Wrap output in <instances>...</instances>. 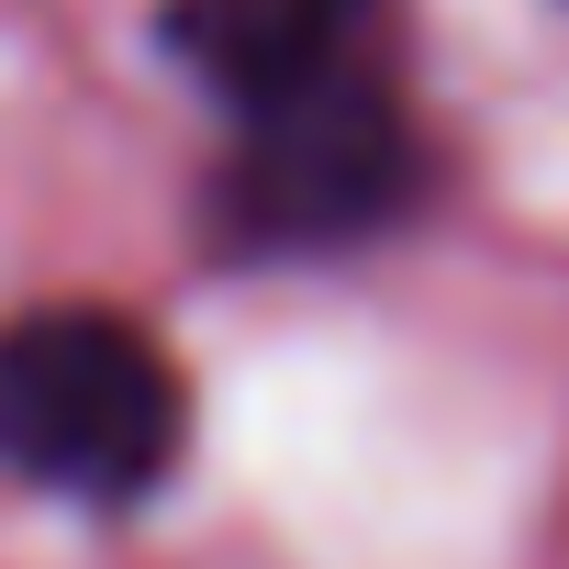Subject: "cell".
I'll return each mask as SVG.
<instances>
[{
    "instance_id": "1",
    "label": "cell",
    "mask_w": 569,
    "mask_h": 569,
    "mask_svg": "<svg viewBox=\"0 0 569 569\" xmlns=\"http://www.w3.org/2000/svg\"><path fill=\"white\" fill-rule=\"evenodd\" d=\"M190 447L179 358L112 302H34L0 325V469L68 502H146Z\"/></svg>"
},
{
    "instance_id": "3",
    "label": "cell",
    "mask_w": 569,
    "mask_h": 569,
    "mask_svg": "<svg viewBox=\"0 0 569 569\" xmlns=\"http://www.w3.org/2000/svg\"><path fill=\"white\" fill-rule=\"evenodd\" d=\"M369 12L380 0H168V57L246 123L369 68Z\"/></svg>"
},
{
    "instance_id": "2",
    "label": "cell",
    "mask_w": 569,
    "mask_h": 569,
    "mask_svg": "<svg viewBox=\"0 0 569 569\" xmlns=\"http://www.w3.org/2000/svg\"><path fill=\"white\" fill-rule=\"evenodd\" d=\"M425 179V146L391 101L380 68H347L302 101H268L234 123V168H223V234L268 246V257H313V246H358L380 234Z\"/></svg>"
}]
</instances>
